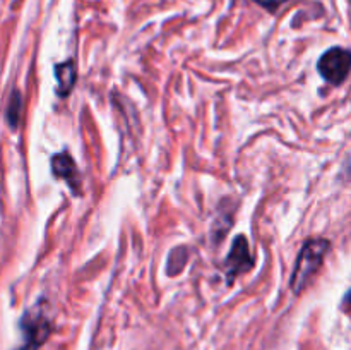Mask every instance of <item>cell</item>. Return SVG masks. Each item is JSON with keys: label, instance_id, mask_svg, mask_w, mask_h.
<instances>
[{"label": "cell", "instance_id": "cell-6", "mask_svg": "<svg viewBox=\"0 0 351 350\" xmlns=\"http://www.w3.org/2000/svg\"><path fill=\"white\" fill-rule=\"evenodd\" d=\"M55 75H57V93L58 96H69V93L72 91V88L75 86L77 81V71H75V65L72 60L62 62V64L55 65Z\"/></svg>", "mask_w": 351, "mask_h": 350}, {"label": "cell", "instance_id": "cell-8", "mask_svg": "<svg viewBox=\"0 0 351 350\" xmlns=\"http://www.w3.org/2000/svg\"><path fill=\"white\" fill-rule=\"evenodd\" d=\"M256 2L259 3L261 7L269 10V12H276V10L280 9L285 2H288V0H256Z\"/></svg>", "mask_w": 351, "mask_h": 350}, {"label": "cell", "instance_id": "cell-2", "mask_svg": "<svg viewBox=\"0 0 351 350\" xmlns=\"http://www.w3.org/2000/svg\"><path fill=\"white\" fill-rule=\"evenodd\" d=\"M21 331L24 342L19 350H38L47 342L51 333V321L47 311H43V302L24 312L21 318Z\"/></svg>", "mask_w": 351, "mask_h": 350}, {"label": "cell", "instance_id": "cell-3", "mask_svg": "<svg viewBox=\"0 0 351 350\" xmlns=\"http://www.w3.org/2000/svg\"><path fill=\"white\" fill-rule=\"evenodd\" d=\"M351 54L346 48H329L317 62V71L331 84H341L350 74Z\"/></svg>", "mask_w": 351, "mask_h": 350}, {"label": "cell", "instance_id": "cell-1", "mask_svg": "<svg viewBox=\"0 0 351 350\" xmlns=\"http://www.w3.org/2000/svg\"><path fill=\"white\" fill-rule=\"evenodd\" d=\"M328 250L329 240L326 239H311L305 242L300 254H298L297 263H295L293 275H291L290 285L295 294L304 292L308 281L314 278V275L317 273L319 268L324 263V256L328 254Z\"/></svg>", "mask_w": 351, "mask_h": 350}, {"label": "cell", "instance_id": "cell-7", "mask_svg": "<svg viewBox=\"0 0 351 350\" xmlns=\"http://www.w3.org/2000/svg\"><path fill=\"white\" fill-rule=\"evenodd\" d=\"M21 112H23V98H21V93L17 89H14L12 95H10L9 105L5 110V119L7 124L10 126V129H16L19 126L21 120Z\"/></svg>", "mask_w": 351, "mask_h": 350}, {"label": "cell", "instance_id": "cell-4", "mask_svg": "<svg viewBox=\"0 0 351 350\" xmlns=\"http://www.w3.org/2000/svg\"><path fill=\"white\" fill-rule=\"evenodd\" d=\"M254 259L250 256L249 242H247L245 235H237L233 239L232 249H230L228 256H226V281L233 283L239 275L245 273V271L252 270Z\"/></svg>", "mask_w": 351, "mask_h": 350}, {"label": "cell", "instance_id": "cell-5", "mask_svg": "<svg viewBox=\"0 0 351 350\" xmlns=\"http://www.w3.org/2000/svg\"><path fill=\"white\" fill-rule=\"evenodd\" d=\"M51 170H53V174L57 175L58 178H64V180L67 182L69 187L72 189L74 194H79V192H81L79 191V189H81V177H79V170L67 151L53 154V158H51Z\"/></svg>", "mask_w": 351, "mask_h": 350}]
</instances>
